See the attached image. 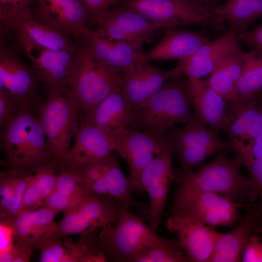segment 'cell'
I'll list each match as a JSON object with an SVG mask.
<instances>
[{
  "instance_id": "obj_29",
  "label": "cell",
  "mask_w": 262,
  "mask_h": 262,
  "mask_svg": "<svg viewBox=\"0 0 262 262\" xmlns=\"http://www.w3.org/2000/svg\"><path fill=\"white\" fill-rule=\"evenodd\" d=\"M213 9L224 20H228L230 29L238 34L262 17V0H226Z\"/></svg>"
},
{
  "instance_id": "obj_43",
  "label": "cell",
  "mask_w": 262,
  "mask_h": 262,
  "mask_svg": "<svg viewBox=\"0 0 262 262\" xmlns=\"http://www.w3.org/2000/svg\"><path fill=\"white\" fill-rule=\"evenodd\" d=\"M86 9L88 22L95 23L117 0H79Z\"/></svg>"
},
{
  "instance_id": "obj_14",
  "label": "cell",
  "mask_w": 262,
  "mask_h": 262,
  "mask_svg": "<svg viewBox=\"0 0 262 262\" xmlns=\"http://www.w3.org/2000/svg\"><path fill=\"white\" fill-rule=\"evenodd\" d=\"M95 29L100 35L109 40L127 43L140 52L148 36L154 31L164 28L159 23L149 20L140 15L127 10L109 9L96 22Z\"/></svg>"
},
{
  "instance_id": "obj_6",
  "label": "cell",
  "mask_w": 262,
  "mask_h": 262,
  "mask_svg": "<svg viewBox=\"0 0 262 262\" xmlns=\"http://www.w3.org/2000/svg\"><path fill=\"white\" fill-rule=\"evenodd\" d=\"M113 8L135 12L164 29L196 25L209 27L217 31L225 30L224 20L213 8L195 0H117Z\"/></svg>"
},
{
  "instance_id": "obj_22",
  "label": "cell",
  "mask_w": 262,
  "mask_h": 262,
  "mask_svg": "<svg viewBox=\"0 0 262 262\" xmlns=\"http://www.w3.org/2000/svg\"><path fill=\"white\" fill-rule=\"evenodd\" d=\"M186 77L194 116L218 133L224 130L228 120L229 100L212 89L204 80Z\"/></svg>"
},
{
  "instance_id": "obj_2",
  "label": "cell",
  "mask_w": 262,
  "mask_h": 262,
  "mask_svg": "<svg viewBox=\"0 0 262 262\" xmlns=\"http://www.w3.org/2000/svg\"><path fill=\"white\" fill-rule=\"evenodd\" d=\"M181 76L169 80L134 113L128 128L165 134L176 124L187 123L193 115L187 78Z\"/></svg>"
},
{
  "instance_id": "obj_39",
  "label": "cell",
  "mask_w": 262,
  "mask_h": 262,
  "mask_svg": "<svg viewBox=\"0 0 262 262\" xmlns=\"http://www.w3.org/2000/svg\"><path fill=\"white\" fill-rule=\"evenodd\" d=\"M35 0H0V24H9L31 8Z\"/></svg>"
},
{
  "instance_id": "obj_33",
  "label": "cell",
  "mask_w": 262,
  "mask_h": 262,
  "mask_svg": "<svg viewBox=\"0 0 262 262\" xmlns=\"http://www.w3.org/2000/svg\"><path fill=\"white\" fill-rule=\"evenodd\" d=\"M174 153V147L169 141L142 171L134 192L144 193L154 181L166 176H175L172 168Z\"/></svg>"
},
{
  "instance_id": "obj_28",
  "label": "cell",
  "mask_w": 262,
  "mask_h": 262,
  "mask_svg": "<svg viewBox=\"0 0 262 262\" xmlns=\"http://www.w3.org/2000/svg\"><path fill=\"white\" fill-rule=\"evenodd\" d=\"M244 65V52L239 47L228 53L204 81L223 98L231 100Z\"/></svg>"
},
{
  "instance_id": "obj_42",
  "label": "cell",
  "mask_w": 262,
  "mask_h": 262,
  "mask_svg": "<svg viewBox=\"0 0 262 262\" xmlns=\"http://www.w3.org/2000/svg\"><path fill=\"white\" fill-rule=\"evenodd\" d=\"M233 150L243 166L247 167L254 159L262 156V133L250 143L238 146Z\"/></svg>"
},
{
  "instance_id": "obj_24",
  "label": "cell",
  "mask_w": 262,
  "mask_h": 262,
  "mask_svg": "<svg viewBox=\"0 0 262 262\" xmlns=\"http://www.w3.org/2000/svg\"><path fill=\"white\" fill-rule=\"evenodd\" d=\"M237 33L231 29L217 39L204 44L193 56L179 60L183 74L201 79L210 75L220 61L239 47Z\"/></svg>"
},
{
  "instance_id": "obj_19",
  "label": "cell",
  "mask_w": 262,
  "mask_h": 262,
  "mask_svg": "<svg viewBox=\"0 0 262 262\" xmlns=\"http://www.w3.org/2000/svg\"><path fill=\"white\" fill-rule=\"evenodd\" d=\"M75 138L66 157L64 169L74 170L105 158L115 150L110 134L84 120H81Z\"/></svg>"
},
{
  "instance_id": "obj_34",
  "label": "cell",
  "mask_w": 262,
  "mask_h": 262,
  "mask_svg": "<svg viewBox=\"0 0 262 262\" xmlns=\"http://www.w3.org/2000/svg\"><path fill=\"white\" fill-rule=\"evenodd\" d=\"M176 180L175 176H166L154 181L146 190L149 204L146 219L154 231L157 230L164 213L170 184Z\"/></svg>"
},
{
  "instance_id": "obj_7",
  "label": "cell",
  "mask_w": 262,
  "mask_h": 262,
  "mask_svg": "<svg viewBox=\"0 0 262 262\" xmlns=\"http://www.w3.org/2000/svg\"><path fill=\"white\" fill-rule=\"evenodd\" d=\"M122 75L105 66L79 46L71 66L69 89L79 105L81 120L113 90L120 88Z\"/></svg>"
},
{
  "instance_id": "obj_36",
  "label": "cell",
  "mask_w": 262,
  "mask_h": 262,
  "mask_svg": "<svg viewBox=\"0 0 262 262\" xmlns=\"http://www.w3.org/2000/svg\"><path fill=\"white\" fill-rule=\"evenodd\" d=\"M53 190L75 206L86 196L91 194L81 186L75 171L68 169H63L57 175Z\"/></svg>"
},
{
  "instance_id": "obj_12",
  "label": "cell",
  "mask_w": 262,
  "mask_h": 262,
  "mask_svg": "<svg viewBox=\"0 0 262 262\" xmlns=\"http://www.w3.org/2000/svg\"><path fill=\"white\" fill-rule=\"evenodd\" d=\"M42 88L30 66L11 44L0 38V92L35 109L43 101Z\"/></svg>"
},
{
  "instance_id": "obj_9",
  "label": "cell",
  "mask_w": 262,
  "mask_h": 262,
  "mask_svg": "<svg viewBox=\"0 0 262 262\" xmlns=\"http://www.w3.org/2000/svg\"><path fill=\"white\" fill-rule=\"evenodd\" d=\"M35 116V108L23 103L11 124L2 129L0 146L5 155L2 164L6 170L33 172L37 139L31 128Z\"/></svg>"
},
{
  "instance_id": "obj_16",
  "label": "cell",
  "mask_w": 262,
  "mask_h": 262,
  "mask_svg": "<svg viewBox=\"0 0 262 262\" xmlns=\"http://www.w3.org/2000/svg\"><path fill=\"white\" fill-rule=\"evenodd\" d=\"M31 10L40 22L78 43L89 30L87 13L79 0H35Z\"/></svg>"
},
{
  "instance_id": "obj_25",
  "label": "cell",
  "mask_w": 262,
  "mask_h": 262,
  "mask_svg": "<svg viewBox=\"0 0 262 262\" xmlns=\"http://www.w3.org/2000/svg\"><path fill=\"white\" fill-rule=\"evenodd\" d=\"M58 213L47 206L22 211L7 220L13 228L15 240L28 242L35 247L41 241L54 238Z\"/></svg>"
},
{
  "instance_id": "obj_38",
  "label": "cell",
  "mask_w": 262,
  "mask_h": 262,
  "mask_svg": "<svg viewBox=\"0 0 262 262\" xmlns=\"http://www.w3.org/2000/svg\"><path fill=\"white\" fill-rule=\"evenodd\" d=\"M40 252V262H63L66 254L64 241L59 238L43 240L35 246Z\"/></svg>"
},
{
  "instance_id": "obj_13",
  "label": "cell",
  "mask_w": 262,
  "mask_h": 262,
  "mask_svg": "<svg viewBox=\"0 0 262 262\" xmlns=\"http://www.w3.org/2000/svg\"><path fill=\"white\" fill-rule=\"evenodd\" d=\"M110 134L115 150L128 164L130 173L127 177L134 192L141 172L169 142V139L165 134L127 128Z\"/></svg>"
},
{
  "instance_id": "obj_48",
  "label": "cell",
  "mask_w": 262,
  "mask_h": 262,
  "mask_svg": "<svg viewBox=\"0 0 262 262\" xmlns=\"http://www.w3.org/2000/svg\"><path fill=\"white\" fill-rule=\"evenodd\" d=\"M198 3L206 7L213 8L221 4L223 0H195Z\"/></svg>"
},
{
  "instance_id": "obj_44",
  "label": "cell",
  "mask_w": 262,
  "mask_h": 262,
  "mask_svg": "<svg viewBox=\"0 0 262 262\" xmlns=\"http://www.w3.org/2000/svg\"><path fill=\"white\" fill-rule=\"evenodd\" d=\"M247 168L249 178L256 189L259 199L258 206L262 216V156L254 159Z\"/></svg>"
},
{
  "instance_id": "obj_41",
  "label": "cell",
  "mask_w": 262,
  "mask_h": 262,
  "mask_svg": "<svg viewBox=\"0 0 262 262\" xmlns=\"http://www.w3.org/2000/svg\"><path fill=\"white\" fill-rule=\"evenodd\" d=\"M23 103L0 92V127L3 129L13 121Z\"/></svg>"
},
{
  "instance_id": "obj_15",
  "label": "cell",
  "mask_w": 262,
  "mask_h": 262,
  "mask_svg": "<svg viewBox=\"0 0 262 262\" xmlns=\"http://www.w3.org/2000/svg\"><path fill=\"white\" fill-rule=\"evenodd\" d=\"M165 226L176 235L190 262H209L222 234L187 214H170Z\"/></svg>"
},
{
  "instance_id": "obj_30",
  "label": "cell",
  "mask_w": 262,
  "mask_h": 262,
  "mask_svg": "<svg viewBox=\"0 0 262 262\" xmlns=\"http://www.w3.org/2000/svg\"><path fill=\"white\" fill-rule=\"evenodd\" d=\"M57 175L54 162L33 173L23 196L20 212L45 206L54 189Z\"/></svg>"
},
{
  "instance_id": "obj_4",
  "label": "cell",
  "mask_w": 262,
  "mask_h": 262,
  "mask_svg": "<svg viewBox=\"0 0 262 262\" xmlns=\"http://www.w3.org/2000/svg\"><path fill=\"white\" fill-rule=\"evenodd\" d=\"M125 207L118 220L101 228L97 236L98 246L107 261L133 262L147 248L166 242L144 219Z\"/></svg>"
},
{
  "instance_id": "obj_35",
  "label": "cell",
  "mask_w": 262,
  "mask_h": 262,
  "mask_svg": "<svg viewBox=\"0 0 262 262\" xmlns=\"http://www.w3.org/2000/svg\"><path fill=\"white\" fill-rule=\"evenodd\" d=\"M133 262H190V260L176 238H169L163 244L147 248L137 255Z\"/></svg>"
},
{
  "instance_id": "obj_46",
  "label": "cell",
  "mask_w": 262,
  "mask_h": 262,
  "mask_svg": "<svg viewBox=\"0 0 262 262\" xmlns=\"http://www.w3.org/2000/svg\"><path fill=\"white\" fill-rule=\"evenodd\" d=\"M237 38L245 41L252 50L262 51V24L251 30H246L237 34Z\"/></svg>"
},
{
  "instance_id": "obj_40",
  "label": "cell",
  "mask_w": 262,
  "mask_h": 262,
  "mask_svg": "<svg viewBox=\"0 0 262 262\" xmlns=\"http://www.w3.org/2000/svg\"><path fill=\"white\" fill-rule=\"evenodd\" d=\"M33 245L22 241L16 240L11 249L0 253V262H30Z\"/></svg>"
},
{
  "instance_id": "obj_21",
  "label": "cell",
  "mask_w": 262,
  "mask_h": 262,
  "mask_svg": "<svg viewBox=\"0 0 262 262\" xmlns=\"http://www.w3.org/2000/svg\"><path fill=\"white\" fill-rule=\"evenodd\" d=\"M232 150L252 142L262 133V100L260 93L246 102L229 100L224 130Z\"/></svg>"
},
{
  "instance_id": "obj_32",
  "label": "cell",
  "mask_w": 262,
  "mask_h": 262,
  "mask_svg": "<svg viewBox=\"0 0 262 262\" xmlns=\"http://www.w3.org/2000/svg\"><path fill=\"white\" fill-rule=\"evenodd\" d=\"M98 231L94 229L80 234V238L76 242L65 237L64 244L66 251L63 262H107L97 244Z\"/></svg>"
},
{
  "instance_id": "obj_5",
  "label": "cell",
  "mask_w": 262,
  "mask_h": 262,
  "mask_svg": "<svg viewBox=\"0 0 262 262\" xmlns=\"http://www.w3.org/2000/svg\"><path fill=\"white\" fill-rule=\"evenodd\" d=\"M0 38L14 46L30 62V67L47 96L51 92L69 88L73 59L78 50H53L39 46L21 32L0 25Z\"/></svg>"
},
{
  "instance_id": "obj_27",
  "label": "cell",
  "mask_w": 262,
  "mask_h": 262,
  "mask_svg": "<svg viewBox=\"0 0 262 262\" xmlns=\"http://www.w3.org/2000/svg\"><path fill=\"white\" fill-rule=\"evenodd\" d=\"M132 113L118 87L106 97L89 115L82 120L105 130L109 133L128 128Z\"/></svg>"
},
{
  "instance_id": "obj_23",
  "label": "cell",
  "mask_w": 262,
  "mask_h": 262,
  "mask_svg": "<svg viewBox=\"0 0 262 262\" xmlns=\"http://www.w3.org/2000/svg\"><path fill=\"white\" fill-rule=\"evenodd\" d=\"M165 30L161 39L145 52L147 61L187 59L210 41L209 36L204 33L176 28Z\"/></svg>"
},
{
  "instance_id": "obj_11",
  "label": "cell",
  "mask_w": 262,
  "mask_h": 262,
  "mask_svg": "<svg viewBox=\"0 0 262 262\" xmlns=\"http://www.w3.org/2000/svg\"><path fill=\"white\" fill-rule=\"evenodd\" d=\"M125 207L127 206L115 199L89 194L73 209L63 214L62 220L56 223L54 238L80 235L115 223Z\"/></svg>"
},
{
  "instance_id": "obj_3",
  "label": "cell",
  "mask_w": 262,
  "mask_h": 262,
  "mask_svg": "<svg viewBox=\"0 0 262 262\" xmlns=\"http://www.w3.org/2000/svg\"><path fill=\"white\" fill-rule=\"evenodd\" d=\"M35 113L53 153L56 170L60 173L64 169L71 138L80 124L79 105L66 88L51 92Z\"/></svg>"
},
{
  "instance_id": "obj_26",
  "label": "cell",
  "mask_w": 262,
  "mask_h": 262,
  "mask_svg": "<svg viewBox=\"0 0 262 262\" xmlns=\"http://www.w3.org/2000/svg\"><path fill=\"white\" fill-rule=\"evenodd\" d=\"M6 25L25 34L34 44L53 50L76 51L78 43L73 38L44 24L34 17L31 8Z\"/></svg>"
},
{
  "instance_id": "obj_10",
  "label": "cell",
  "mask_w": 262,
  "mask_h": 262,
  "mask_svg": "<svg viewBox=\"0 0 262 262\" xmlns=\"http://www.w3.org/2000/svg\"><path fill=\"white\" fill-rule=\"evenodd\" d=\"M242 207L227 196L215 192L176 191L170 214H187L213 228L231 227L239 219L238 209Z\"/></svg>"
},
{
  "instance_id": "obj_20",
  "label": "cell",
  "mask_w": 262,
  "mask_h": 262,
  "mask_svg": "<svg viewBox=\"0 0 262 262\" xmlns=\"http://www.w3.org/2000/svg\"><path fill=\"white\" fill-rule=\"evenodd\" d=\"M241 222L230 231L222 233L209 262H241L251 238L262 232V216L258 205L248 206Z\"/></svg>"
},
{
  "instance_id": "obj_1",
  "label": "cell",
  "mask_w": 262,
  "mask_h": 262,
  "mask_svg": "<svg viewBox=\"0 0 262 262\" xmlns=\"http://www.w3.org/2000/svg\"><path fill=\"white\" fill-rule=\"evenodd\" d=\"M242 166V162L237 156L230 159L226 152L219 153L210 163L193 171L176 191L215 192L247 207L255 203L258 196L250 178L241 174Z\"/></svg>"
},
{
  "instance_id": "obj_18",
  "label": "cell",
  "mask_w": 262,
  "mask_h": 262,
  "mask_svg": "<svg viewBox=\"0 0 262 262\" xmlns=\"http://www.w3.org/2000/svg\"><path fill=\"white\" fill-rule=\"evenodd\" d=\"M183 75L179 64L174 68L164 70L150 65L148 61L141 67L123 74L121 92L132 115L167 82Z\"/></svg>"
},
{
  "instance_id": "obj_37",
  "label": "cell",
  "mask_w": 262,
  "mask_h": 262,
  "mask_svg": "<svg viewBox=\"0 0 262 262\" xmlns=\"http://www.w3.org/2000/svg\"><path fill=\"white\" fill-rule=\"evenodd\" d=\"M0 219L12 218L15 194L12 174L7 170L0 173Z\"/></svg>"
},
{
  "instance_id": "obj_17",
  "label": "cell",
  "mask_w": 262,
  "mask_h": 262,
  "mask_svg": "<svg viewBox=\"0 0 262 262\" xmlns=\"http://www.w3.org/2000/svg\"><path fill=\"white\" fill-rule=\"evenodd\" d=\"M78 44L105 66L122 75L141 67L147 61L145 52L127 43L109 40L95 30L89 29Z\"/></svg>"
},
{
  "instance_id": "obj_45",
  "label": "cell",
  "mask_w": 262,
  "mask_h": 262,
  "mask_svg": "<svg viewBox=\"0 0 262 262\" xmlns=\"http://www.w3.org/2000/svg\"><path fill=\"white\" fill-rule=\"evenodd\" d=\"M241 262H262V239L258 235L253 236L246 245Z\"/></svg>"
},
{
  "instance_id": "obj_31",
  "label": "cell",
  "mask_w": 262,
  "mask_h": 262,
  "mask_svg": "<svg viewBox=\"0 0 262 262\" xmlns=\"http://www.w3.org/2000/svg\"><path fill=\"white\" fill-rule=\"evenodd\" d=\"M245 65L232 100L246 102L262 90V51L244 52Z\"/></svg>"
},
{
  "instance_id": "obj_47",
  "label": "cell",
  "mask_w": 262,
  "mask_h": 262,
  "mask_svg": "<svg viewBox=\"0 0 262 262\" xmlns=\"http://www.w3.org/2000/svg\"><path fill=\"white\" fill-rule=\"evenodd\" d=\"M15 242L14 230L9 222L0 219V253L10 250Z\"/></svg>"
},
{
  "instance_id": "obj_8",
  "label": "cell",
  "mask_w": 262,
  "mask_h": 262,
  "mask_svg": "<svg viewBox=\"0 0 262 262\" xmlns=\"http://www.w3.org/2000/svg\"><path fill=\"white\" fill-rule=\"evenodd\" d=\"M174 147L181 165L174 171L179 184L211 155L232 149L229 140L199 121L194 116L181 128L174 127L167 136Z\"/></svg>"
},
{
  "instance_id": "obj_49",
  "label": "cell",
  "mask_w": 262,
  "mask_h": 262,
  "mask_svg": "<svg viewBox=\"0 0 262 262\" xmlns=\"http://www.w3.org/2000/svg\"><path fill=\"white\" fill-rule=\"evenodd\" d=\"M261 98H262V94L261 93Z\"/></svg>"
}]
</instances>
